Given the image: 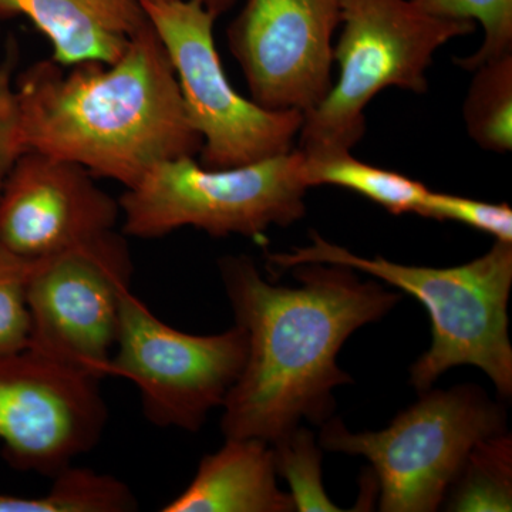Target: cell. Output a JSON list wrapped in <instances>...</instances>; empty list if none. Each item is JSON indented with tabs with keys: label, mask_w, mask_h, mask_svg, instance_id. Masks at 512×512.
Masks as SVG:
<instances>
[{
	"label": "cell",
	"mask_w": 512,
	"mask_h": 512,
	"mask_svg": "<svg viewBox=\"0 0 512 512\" xmlns=\"http://www.w3.org/2000/svg\"><path fill=\"white\" fill-rule=\"evenodd\" d=\"M53 478L55 483L42 497L0 494V512H130L138 508L130 487L110 474L70 466Z\"/></svg>",
	"instance_id": "17"
},
{
	"label": "cell",
	"mask_w": 512,
	"mask_h": 512,
	"mask_svg": "<svg viewBox=\"0 0 512 512\" xmlns=\"http://www.w3.org/2000/svg\"><path fill=\"white\" fill-rule=\"evenodd\" d=\"M35 261L0 245V355L28 348L30 319L26 288Z\"/></svg>",
	"instance_id": "21"
},
{
	"label": "cell",
	"mask_w": 512,
	"mask_h": 512,
	"mask_svg": "<svg viewBox=\"0 0 512 512\" xmlns=\"http://www.w3.org/2000/svg\"><path fill=\"white\" fill-rule=\"evenodd\" d=\"M420 217L454 221L491 235L495 241L512 244V210L508 204H490L444 192H429Z\"/></svg>",
	"instance_id": "22"
},
{
	"label": "cell",
	"mask_w": 512,
	"mask_h": 512,
	"mask_svg": "<svg viewBox=\"0 0 512 512\" xmlns=\"http://www.w3.org/2000/svg\"><path fill=\"white\" fill-rule=\"evenodd\" d=\"M276 474L291 488L295 511H343L330 501L322 481V447L308 429L298 426L271 444Z\"/></svg>",
	"instance_id": "19"
},
{
	"label": "cell",
	"mask_w": 512,
	"mask_h": 512,
	"mask_svg": "<svg viewBox=\"0 0 512 512\" xmlns=\"http://www.w3.org/2000/svg\"><path fill=\"white\" fill-rule=\"evenodd\" d=\"M303 154V175L309 188H345L380 205L393 215H419L429 188L420 181L363 163L350 151Z\"/></svg>",
	"instance_id": "15"
},
{
	"label": "cell",
	"mask_w": 512,
	"mask_h": 512,
	"mask_svg": "<svg viewBox=\"0 0 512 512\" xmlns=\"http://www.w3.org/2000/svg\"><path fill=\"white\" fill-rule=\"evenodd\" d=\"M340 19V0H247L227 40L251 99L303 116L316 109L333 86Z\"/></svg>",
	"instance_id": "11"
},
{
	"label": "cell",
	"mask_w": 512,
	"mask_h": 512,
	"mask_svg": "<svg viewBox=\"0 0 512 512\" xmlns=\"http://www.w3.org/2000/svg\"><path fill=\"white\" fill-rule=\"evenodd\" d=\"M308 247L268 254L275 271L302 264L349 266L409 293L426 306L433 343L410 369V383L420 393L447 370L476 366L490 377L501 396L512 394V346L508 335V299L512 286V244L495 241L493 248L468 264L429 268L365 258L332 244L318 232Z\"/></svg>",
	"instance_id": "3"
},
{
	"label": "cell",
	"mask_w": 512,
	"mask_h": 512,
	"mask_svg": "<svg viewBox=\"0 0 512 512\" xmlns=\"http://www.w3.org/2000/svg\"><path fill=\"white\" fill-rule=\"evenodd\" d=\"M274 451L259 439H225L202 458L183 493L163 512H292L291 494L279 488Z\"/></svg>",
	"instance_id": "14"
},
{
	"label": "cell",
	"mask_w": 512,
	"mask_h": 512,
	"mask_svg": "<svg viewBox=\"0 0 512 512\" xmlns=\"http://www.w3.org/2000/svg\"><path fill=\"white\" fill-rule=\"evenodd\" d=\"M28 150L133 188L165 161L197 157L177 76L150 20L113 63L39 60L15 80Z\"/></svg>",
	"instance_id": "2"
},
{
	"label": "cell",
	"mask_w": 512,
	"mask_h": 512,
	"mask_svg": "<svg viewBox=\"0 0 512 512\" xmlns=\"http://www.w3.org/2000/svg\"><path fill=\"white\" fill-rule=\"evenodd\" d=\"M26 151L12 60H0V192Z\"/></svg>",
	"instance_id": "23"
},
{
	"label": "cell",
	"mask_w": 512,
	"mask_h": 512,
	"mask_svg": "<svg viewBox=\"0 0 512 512\" xmlns=\"http://www.w3.org/2000/svg\"><path fill=\"white\" fill-rule=\"evenodd\" d=\"M143 6L173 64L187 119L201 137L204 167H238L293 150L305 116L265 109L234 89L215 46L217 19L200 0Z\"/></svg>",
	"instance_id": "7"
},
{
	"label": "cell",
	"mask_w": 512,
	"mask_h": 512,
	"mask_svg": "<svg viewBox=\"0 0 512 512\" xmlns=\"http://www.w3.org/2000/svg\"><path fill=\"white\" fill-rule=\"evenodd\" d=\"M218 268L248 338L244 369L222 406L225 439L272 444L302 420L322 426L336 409L333 390L352 383L338 366L343 343L402 295L338 264L293 266L298 288L265 281L248 255L222 256Z\"/></svg>",
	"instance_id": "1"
},
{
	"label": "cell",
	"mask_w": 512,
	"mask_h": 512,
	"mask_svg": "<svg viewBox=\"0 0 512 512\" xmlns=\"http://www.w3.org/2000/svg\"><path fill=\"white\" fill-rule=\"evenodd\" d=\"M504 407L474 384L427 390L382 431L352 433L338 417L322 424L319 446L372 463L379 510L433 512L443 505L471 448L504 433Z\"/></svg>",
	"instance_id": "6"
},
{
	"label": "cell",
	"mask_w": 512,
	"mask_h": 512,
	"mask_svg": "<svg viewBox=\"0 0 512 512\" xmlns=\"http://www.w3.org/2000/svg\"><path fill=\"white\" fill-rule=\"evenodd\" d=\"M29 19L64 67L113 63L148 23L141 0H0V19Z\"/></svg>",
	"instance_id": "13"
},
{
	"label": "cell",
	"mask_w": 512,
	"mask_h": 512,
	"mask_svg": "<svg viewBox=\"0 0 512 512\" xmlns=\"http://www.w3.org/2000/svg\"><path fill=\"white\" fill-rule=\"evenodd\" d=\"M434 18L468 20L484 30L480 47L471 56L457 59L461 69L473 72L490 60L512 53V0H410Z\"/></svg>",
	"instance_id": "20"
},
{
	"label": "cell",
	"mask_w": 512,
	"mask_h": 512,
	"mask_svg": "<svg viewBox=\"0 0 512 512\" xmlns=\"http://www.w3.org/2000/svg\"><path fill=\"white\" fill-rule=\"evenodd\" d=\"M143 2H165V0H143Z\"/></svg>",
	"instance_id": "25"
},
{
	"label": "cell",
	"mask_w": 512,
	"mask_h": 512,
	"mask_svg": "<svg viewBox=\"0 0 512 512\" xmlns=\"http://www.w3.org/2000/svg\"><path fill=\"white\" fill-rule=\"evenodd\" d=\"M101 380L30 348L0 355V443L10 466L55 477L99 443Z\"/></svg>",
	"instance_id": "10"
},
{
	"label": "cell",
	"mask_w": 512,
	"mask_h": 512,
	"mask_svg": "<svg viewBox=\"0 0 512 512\" xmlns=\"http://www.w3.org/2000/svg\"><path fill=\"white\" fill-rule=\"evenodd\" d=\"M86 168L28 150L0 192V245L22 258H46L116 231L119 198Z\"/></svg>",
	"instance_id": "12"
},
{
	"label": "cell",
	"mask_w": 512,
	"mask_h": 512,
	"mask_svg": "<svg viewBox=\"0 0 512 512\" xmlns=\"http://www.w3.org/2000/svg\"><path fill=\"white\" fill-rule=\"evenodd\" d=\"M200 2L211 15L215 16V19H218L220 16L225 15L228 10L234 8L238 0H200Z\"/></svg>",
	"instance_id": "24"
},
{
	"label": "cell",
	"mask_w": 512,
	"mask_h": 512,
	"mask_svg": "<svg viewBox=\"0 0 512 512\" xmlns=\"http://www.w3.org/2000/svg\"><path fill=\"white\" fill-rule=\"evenodd\" d=\"M342 33L333 46L339 76L328 96L305 114L299 150L352 151L366 133L365 110L389 87L423 94L434 55L476 32L468 20L434 18L410 0H340Z\"/></svg>",
	"instance_id": "4"
},
{
	"label": "cell",
	"mask_w": 512,
	"mask_h": 512,
	"mask_svg": "<svg viewBox=\"0 0 512 512\" xmlns=\"http://www.w3.org/2000/svg\"><path fill=\"white\" fill-rule=\"evenodd\" d=\"M308 190L301 150L229 168L175 158L121 194V231L157 239L191 227L217 238H259L302 220Z\"/></svg>",
	"instance_id": "5"
},
{
	"label": "cell",
	"mask_w": 512,
	"mask_h": 512,
	"mask_svg": "<svg viewBox=\"0 0 512 512\" xmlns=\"http://www.w3.org/2000/svg\"><path fill=\"white\" fill-rule=\"evenodd\" d=\"M247 355V333L237 323L218 335L181 332L128 289L109 376L136 384L150 423L198 431L212 410L224 406Z\"/></svg>",
	"instance_id": "8"
},
{
	"label": "cell",
	"mask_w": 512,
	"mask_h": 512,
	"mask_svg": "<svg viewBox=\"0 0 512 512\" xmlns=\"http://www.w3.org/2000/svg\"><path fill=\"white\" fill-rule=\"evenodd\" d=\"M464 100L468 136L485 151L512 150V53L473 70Z\"/></svg>",
	"instance_id": "18"
},
{
	"label": "cell",
	"mask_w": 512,
	"mask_h": 512,
	"mask_svg": "<svg viewBox=\"0 0 512 512\" xmlns=\"http://www.w3.org/2000/svg\"><path fill=\"white\" fill-rule=\"evenodd\" d=\"M131 275L126 239L116 231L36 259L26 288L28 348L96 379L109 376Z\"/></svg>",
	"instance_id": "9"
},
{
	"label": "cell",
	"mask_w": 512,
	"mask_h": 512,
	"mask_svg": "<svg viewBox=\"0 0 512 512\" xmlns=\"http://www.w3.org/2000/svg\"><path fill=\"white\" fill-rule=\"evenodd\" d=\"M443 505L458 512L512 510L511 434H495L471 448Z\"/></svg>",
	"instance_id": "16"
}]
</instances>
